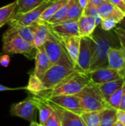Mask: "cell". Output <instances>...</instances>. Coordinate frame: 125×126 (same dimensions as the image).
<instances>
[{
    "mask_svg": "<svg viewBox=\"0 0 125 126\" xmlns=\"http://www.w3.org/2000/svg\"><path fill=\"white\" fill-rule=\"evenodd\" d=\"M91 37L94 41V52L88 72L108 66V54L109 49L111 48L121 47L119 41L113 30L104 31L98 25Z\"/></svg>",
    "mask_w": 125,
    "mask_h": 126,
    "instance_id": "cell-1",
    "label": "cell"
},
{
    "mask_svg": "<svg viewBox=\"0 0 125 126\" xmlns=\"http://www.w3.org/2000/svg\"><path fill=\"white\" fill-rule=\"evenodd\" d=\"M90 82V78L86 72L76 69L53 89L46 90L36 96L48 98L57 95H75L80 92Z\"/></svg>",
    "mask_w": 125,
    "mask_h": 126,
    "instance_id": "cell-2",
    "label": "cell"
},
{
    "mask_svg": "<svg viewBox=\"0 0 125 126\" xmlns=\"http://www.w3.org/2000/svg\"><path fill=\"white\" fill-rule=\"evenodd\" d=\"M76 70L66 50L63 52L60 59L47 70L41 79L46 90L53 89L60 81Z\"/></svg>",
    "mask_w": 125,
    "mask_h": 126,
    "instance_id": "cell-3",
    "label": "cell"
},
{
    "mask_svg": "<svg viewBox=\"0 0 125 126\" xmlns=\"http://www.w3.org/2000/svg\"><path fill=\"white\" fill-rule=\"evenodd\" d=\"M80 100L83 111H100L110 108L97 85L90 82L80 92L75 94Z\"/></svg>",
    "mask_w": 125,
    "mask_h": 126,
    "instance_id": "cell-4",
    "label": "cell"
},
{
    "mask_svg": "<svg viewBox=\"0 0 125 126\" xmlns=\"http://www.w3.org/2000/svg\"><path fill=\"white\" fill-rule=\"evenodd\" d=\"M2 51L6 54H21L33 59L35 55L36 48L32 43L27 41L16 33L4 32L2 38Z\"/></svg>",
    "mask_w": 125,
    "mask_h": 126,
    "instance_id": "cell-5",
    "label": "cell"
},
{
    "mask_svg": "<svg viewBox=\"0 0 125 126\" xmlns=\"http://www.w3.org/2000/svg\"><path fill=\"white\" fill-rule=\"evenodd\" d=\"M94 52V41L91 36L81 37L76 69L88 72Z\"/></svg>",
    "mask_w": 125,
    "mask_h": 126,
    "instance_id": "cell-6",
    "label": "cell"
},
{
    "mask_svg": "<svg viewBox=\"0 0 125 126\" xmlns=\"http://www.w3.org/2000/svg\"><path fill=\"white\" fill-rule=\"evenodd\" d=\"M51 3L52 2L45 0L41 5L30 10L29 12L18 18H11L7 24L10 25V27H24V26L31 25L39 19L43 12Z\"/></svg>",
    "mask_w": 125,
    "mask_h": 126,
    "instance_id": "cell-7",
    "label": "cell"
},
{
    "mask_svg": "<svg viewBox=\"0 0 125 126\" xmlns=\"http://www.w3.org/2000/svg\"><path fill=\"white\" fill-rule=\"evenodd\" d=\"M44 99L61 109L74 112L75 114L80 115L84 112L80 100L76 95H57Z\"/></svg>",
    "mask_w": 125,
    "mask_h": 126,
    "instance_id": "cell-8",
    "label": "cell"
},
{
    "mask_svg": "<svg viewBox=\"0 0 125 126\" xmlns=\"http://www.w3.org/2000/svg\"><path fill=\"white\" fill-rule=\"evenodd\" d=\"M36 106L29 97L26 100L15 103L11 106L10 114L13 116L22 118L30 123L35 122Z\"/></svg>",
    "mask_w": 125,
    "mask_h": 126,
    "instance_id": "cell-9",
    "label": "cell"
},
{
    "mask_svg": "<svg viewBox=\"0 0 125 126\" xmlns=\"http://www.w3.org/2000/svg\"><path fill=\"white\" fill-rule=\"evenodd\" d=\"M108 66L116 70L125 80V49L122 47L111 48L108 54Z\"/></svg>",
    "mask_w": 125,
    "mask_h": 126,
    "instance_id": "cell-10",
    "label": "cell"
},
{
    "mask_svg": "<svg viewBox=\"0 0 125 126\" xmlns=\"http://www.w3.org/2000/svg\"><path fill=\"white\" fill-rule=\"evenodd\" d=\"M54 35V34H53ZM63 46L67 55L75 66L77 62V58L80 47L81 37L80 36H63L54 35Z\"/></svg>",
    "mask_w": 125,
    "mask_h": 126,
    "instance_id": "cell-11",
    "label": "cell"
},
{
    "mask_svg": "<svg viewBox=\"0 0 125 126\" xmlns=\"http://www.w3.org/2000/svg\"><path fill=\"white\" fill-rule=\"evenodd\" d=\"M86 73L88 74L91 82L95 85H100L121 78L118 72L109 66L98 68Z\"/></svg>",
    "mask_w": 125,
    "mask_h": 126,
    "instance_id": "cell-12",
    "label": "cell"
},
{
    "mask_svg": "<svg viewBox=\"0 0 125 126\" xmlns=\"http://www.w3.org/2000/svg\"><path fill=\"white\" fill-rule=\"evenodd\" d=\"M43 47L52 65L60 59L65 50L60 41L51 32Z\"/></svg>",
    "mask_w": 125,
    "mask_h": 126,
    "instance_id": "cell-13",
    "label": "cell"
},
{
    "mask_svg": "<svg viewBox=\"0 0 125 126\" xmlns=\"http://www.w3.org/2000/svg\"><path fill=\"white\" fill-rule=\"evenodd\" d=\"M49 28L50 32L54 35L63 36H80L77 21H63L57 24H49Z\"/></svg>",
    "mask_w": 125,
    "mask_h": 126,
    "instance_id": "cell-14",
    "label": "cell"
},
{
    "mask_svg": "<svg viewBox=\"0 0 125 126\" xmlns=\"http://www.w3.org/2000/svg\"><path fill=\"white\" fill-rule=\"evenodd\" d=\"M47 102L59 115L62 126H86L80 114L61 109L48 100Z\"/></svg>",
    "mask_w": 125,
    "mask_h": 126,
    "instance_id": "cell-15",
    "label": "cell"
},
{
    "mask_svg": "<svg viewBox=\"0 0 125 126\" xmlns=\"http://www.w3.org/2000/svg\"><path fill=\"white\" fill-rule=\"evenodd\" d=\"M34 59L35 62V69L32 73L40 79H42L45 73L52 65L43 46L36 49V52Z\"/></svg>",
    "mask_w": 125,
    "mask_h": 126,
    "instance_id": "cell-16",
    "label": "cell"
},
{
    "mask_svg": "<svg viewBox=\"0 0 125 126\" xmlns=\"http://www.w3.org/2000/svg\"><path fill=\"white\" fill-rule=\"evenodd\" d=\"M97 13L101 19L113 18L119 22L125 16L118 7L114 6L110 1H105L97 7Z\"/></svg>",
    "mask_w": 125,
    "mask_h": 126,
    "instance_id": "cell-17",
    "label": "cell"
},
{
    "mask_svg": "<svg viewBox=\"0 0 125 126\" xmlns=\"http://www.w3.org/2000/svg\"><path fill=\"white\" fill-rule=\"evenodd\" d=\"M79 35L80 37H89L94 32L97 24V18L90 16L82 15L77 21Z\"/></svg>",
    "mask_w": 125,
    "mask_h": 126,
    "instance_id": "cell-18",
    "label": "cell"
},
{
    "mask_svg": "<svg viewBox=\"0 0 125 126\" xmlns=\"http://www.w3.org/2000/svg\"><path fill=\"white\" fill-rule=\"evenodd\" d=\"M50 34L49 24L47 22L41 21L38 19L36 21V27L35 30L34 41L33 44L37 49L40 47H42L46 39L48 38Z\"/></svg>",
    "mask_w": 125,
    "mask_h": 126,
    "instance_id": "cell-19",
    "label": "cell"
},
{
    "mask_svg": "<svg viewBox=\"0 0 125 126\" xmlns=\"http://www.w3.org/2000/svg\"><path fill=\"white\" fill-rule=\"evenodd\" d=\"M30 98L35 103L36 109L38 110L39 121H40L39 124L43 126L44 124V123L46 121V120L49 118L50 114H52L53 109L51 107V106L49 105V103L47 102V100L41 97L33 95Z\"/></svg>",
    "mask_w": 125,
    "mask_h": 126,
    "instance_id": "cell-20",
    "label": "cell"
},
{
    "mask_svg": "<svg viewBox=\"0 0 125 126\" xmlns=\"http://www.w3.org/2000/svg\"><path fill=\"white\" fill-rule=\"evenodd\" d=\"M44 1L45 0H15L16 6L11 18H18L29 12L41 5Z\"/></svg>",
    "mask_w": 125,
    "mask_h": 126,
    "instance_id": "cell-21",
    "label": "cell"
},
{
    "mask_svg": "<svg viewBox=\"0 0 125 126\" xmlns=\"http://www.w3.org/2000/svg\"><path fill=\"white\" fill-rule=\"evenodd\" d=\"M36 27V22L33 23L29 26L24 27H10V28L6 31L8 33H16L24 39L27 41L32 43L34 41L35 30Z\"/></svg>",
    "mask_w": 125,
    "mask_h": 126,
    "instance_id": "cell-22",
    "label": "cell"
},
{
    "mask_svg": "<svg viewBox=\"0 0 125 126\" xmlns=\"http://www.w3.org/2000/svg\"><path fill=\"white\" fill-rule=\"evenodd\" d=\"M125 82V80L120 78L118 80H112V81H109L100 85H97L102 95L103 96V97L105 98V100L107 102V100L108 99V97L116 90L119 89L120 88L122 87L123 83Z\"/></svg>",
    "mask_w": 125,
    "mask_h": 126,
    "instance_id": "cell-23",
    "label": "cell"
},
{
    "mask_svg": "<svg viewBox=\"0 0 125 126\" xmlns=\"http://www.w3.org/2000/svg\"><path fill=\"white\" fill-rule=\"evenodd\" d=\"M24 89L27 90L32 95H38L46 90L41 79L38 78L33 73L29 75L27 86L24 88Z\"/></svg>",
    "mask_w": 125,
    "mask_h": 126,
    "instance_id": "cell-24",
    "label": "cell"
},
{
    "mask_svg": "<svg viewBox=\"0 0 125 126\" xmlns=\"http://www.w3.org/2000/svg\"><path fill=\"white\" fill-rule=\"evenodd\" d=\"M102 111H85L80 114V117L86 126H100Z\"/></svg>",
    "mask_w": 125,
    "mask_h": 126,
    "instance_id": "cell-25",
    "label": "cell"
},
{
    "mask_svg": "<svg viewBox=\"0 0 125 126\" xmlns=\"http://www.w3.org/2000/svg\"><path fill=\"white\" fill-rule=\"evenodd\" d=\"M69 0H60L57 1L52 2L43 12L41 16H40L39 19L41 21H45V22H49L51 18L54 16V14L57 12V10L63 6L64 4H66Z\"/></svg>",
    "mask_w": 125,
    "mask_h": 126,
    "instance_id": "cell-26",
    "label": "cell"
},
{
    "mask_svg": "<svg viewBox=\"0 0 125 126\" xmlns=\"http://www.w3.org/2000/svg\"><path fill=\"white\" fill-rule=\"evenodd\" d=\"M83 10L78 2V0H71L68 13L63 21H66V20L78 21L79 18L83 15Z\"/></svg>",
    "mask_w": 125,
    "mask_h": 126,
    "instance_id": "cell-27",
    "label": "cell"
},
{
    "mask_svg": "<svg viewBox=\"0 0 125 126\" xmlns=\"http://www.w3.org/2000/svg\"><path fill=\"white\" fill-rule=\"evenodd\" d=\"M16 6V1H13L9 4L0 7V28L7 24L12 18L14 10Z\"/></svg>",
    "mask_w": 125,
    "mask_h": 126,
    "instance_id": "cell-28",
    "label": "cell"
},
{
    "mask_svg": "<svg viewBox=\"0 0 125 126\" xmlns=\"http://www.w3.org/2000/svg\"><path fill=\"white\" fill-rule=\"evenodd\" d=\"M116 110L107 108L102 112V119L100 126H113L116 119Z\"/></svg>",
    "mask_w": 125,
    "mask_h": 126,
    "instance_id": "cell-29",
    "label": "cell"
},
{
    "mask_svg": "<svg viewBox=\"0 0 125 126\" xmlns=\"http://www.w3.org/2000/svg\"><path fill=\"white\" fill-rule=\"evenodd\" d=\"M70 1H71V0H69L66 4H64L63 6H61L57 10V12L54 14V16L51 18V19L48 22L49 24H57L64 20V18L68 13L69 6H70Z\"/></svg>",
    "mask_w": 125,
    "mask_h": 126,
    "instance_id": "cell-30",
    "label": "cell"
},
{
    "mask_svg": "<svg viewBox=\"0 0 125 126\" xmlns=\"http://www.w3.org/2000/svg\"><path fill=\"white\" fill-rule=\"evenodd\" d=\"M122 96V87L114 92L107 100V103L108 106L115 110H119Z\"/></svg>",
    "mask_w": 125,
    "mask_h": 126,
    "instance_id": "cell-31",
    "label": "cell"
},
{
    "mask_svg": "<svg viewBox=\"0 0 125 126\" xmlns=\"http://www.w3.org/2000/svg\"><path fill=\"white\" fill-rule=\"evenodd\" d=\"M83 15L94 16V17L97 18V25H99L101 18L97 13V7L96 6H94L93 4H91L90 1H88V4L84 8V10L83 11Z\"/></svg>",
    "mask_w": 125,
    "mask_h": 126,
    "instance_id": "cell-32",
    "label": "cell"
},
{
    "mask_svg": "<svg viewBox=\"0 0 125 126\" xmlns=\"http://www.w3.org/2000/svg\"><path fill=\"white\" fill-rule=\"evenodd\" d=\"M43 126H62L60 117L54 109L52 110V114L46 120V121L44 123Z\"/></svg>",
    "mask_w": 125,
    "mask_h": 126,
    "instance_id": "cell-33",
    "label": "cell"
},
{
    "mask_svg": "<svg viewBox=\"0 0 125 126\" xmlns=\"http://www.w3.org/2000/svg\"><path fill=\"white\" fill-rule=\"evenodd\" d=\"M119 22L113 18H106V19H101L99 26L104 31H110L113 30Z\"/></svg>",
    "mask_w": 125,
    "mask_h": 126,
    "instance_id": "cell-34",
    "label": "cell"
},
{
    "mask_svg": "<svg viewBox=\"0 0 125 126\" xmlns=\"http://www.w3.org/2000/svg\"><path fill=\"white\" fill-rule=\"evenodd\" d=\"M116 35H117V38L119 41L121 47H122L124 49H125V31L122 30L121 28L119 27H115L113 29Z\"/></svg>",
    "mask_w": 125,
    "mask_h": 126,
    "instance_id": "cell-35",
    "label": "cell"
},
{
    "mask_svg": "<svg viewBox=\"0 0 125 126\" xmlns=\"http://www.w3.org/2000/svg\"><path fill=\"white\" fill-rule=\"evenodd\" d=\"M111 4L121 10L125 13V0H108Z\"/></svg>",
    "mask_w": 125,
    "mask_h": 126,
    "instance_id": "cell-36",
    "label": "cell"
},
{
    "mask_svg": "<svg viewBox=\"0 0 125 126\" xmlns=\"http://www.w3.org/2000/svg\"><path fill=\"white\" fill-rule=\"evenodd\" d=\"M10 62V58L7 54L1 55L0 56V65L3 67H7Z\"/></svg>",
    "mask_w": 125,
    "mask_h": 126,
    "instance_id": "cell-37",
    "label": "cell"
},
{
    "mask_svg": "<svg viewBox=\"0 0 125 126\" xmlns=\"http://www.w3.org/2000/svg\"><path fill=\"white\" fill-rule=\"evenodd\" d=\"M116 119L118 121L121 122L125 126V111L117 110L116 111Z\"/></svg>",
    "mask_w": 125,
    "mask_h": 126,
    "instance_id": "cell-38",
    "label": "cell"
},
{
    "mask_svg": "<svg viewBox=\"0 0 125 126\" xmlns=\"http://www.w3.org/2000/svg\"><path fill=\"white\" fill-rule=\"evenodd\" d=\"M119 110L125 111V80L122 86V101L119 106Z\"/></svg>",
    "mask_w": 125,
    "mask_h": 126,
    "instance_id": "cell-39",
    "label": "cell"
},
{
    "mask_svg": "<svg viewBox=\"0 0 125 126\" xmlns=\"http://www.w3.org/2000/svg\"><path fill=\"white\" fill-rule=\"evenodd\" d=\"M89 1L97 7L98 6H99L102 3H104L105 1H109L108 0H89Z\"/></svg>",
    "mask_w": 125,
    "mask_h": 126,
    "instance_id": "cell-40",
    "label": "cell"
},
{
    "mask_svg": "<svg viewBox=\"0 0 125 126\" xmlns=\"http://www.w3.org/2000/svg\"><path fill=\"white\" fill-rule=\"evenodd\" d=\"M116 27L121 28L122 30H123L124 31H125V16L123 17V18L117 24Z\"/></svg>",
    "mask_w": 125,
    "mask_h": 126,
    "instance_id": "cell-41",
    "label": "cell"
},
{
    "mask_svg": "<svg viewBox=\"0 0 125 126\" xmlns=\"http://www.w3.org/2000/svg\"><path fill=\"white\" fill-rule=\"evenodd\" d=\"M16 89H20L18 88H10L7 86H5L4 85L0 84V92H4V91H12V90H16Z\"/></svg>",
    "mask_w": 125,
    "mask_h": 126,
    "instance_id": "cell-42",
    "label": "cell"
},
{
    "mask_svg": "<svg viewBox=\"0 0 125 126\" xmlns=\"http://www.w3.org/2000/svg\"><path fill=\"white\" fill-rule=\"evenodd\" d=\"M88 1H89V0H78V2H79V4L80 5L81 8L83 9V10L86 7V5L88 4Z\"/></svg>",
    "mask_w": 125,
    "mask_h": 126,
    "instance_id": "cell-43",
    "label": "cell"
},
{
    "mask_svg": "<svg viewBox=\"0 0 125 126\" xmlns=\"http://www.w3.org/2000/svg\"><path fill=\"white\" fill-rule=\"evenodd\" d=\"M113 126H125L123 124V123H122L121 122H119V121L116 120V121L115 122V123H114Z\"/></svg>",
    "mask_w": 125,
    "mask_h": 126,
    "instance_id": "cell-44",
    "label": "cell"
},
{
    "mask_svg": "<svg viewBox=\"0 0 125 126\" xmlns=\"http://www.w3.org/2000/svg\"><path fill=\"white\" fill-rule=\"evenodd\" d=\"M43 126L40 125L39 123H37L35 121V122H32V123H30V126Z\"/></svg>",
    "mask_w": 125,
    "mask_h": 126,
    "instance_id": "cell-45",
    "label": "cell"
},
{
    "mask_svg": "<svg viewBox=\"0 0 125 126\" xmlns=\"http://www.w3.org/2000/svg\"><path fill=\"white\" fill-rule=\"evenodd\" d=\"M48 1H50V2H55V1H60V0H47Z\"/></svg>",
    "mask_w": 125,
    "mask_h": 126,
    "instance_id": "cell-46",
    "label": "cell"
},
{
    "mask_svg": "<svg viewBox=\"0 0 125 126\" xmlns=\"http://www.w3.org/2000/svg\"><path fill=\"white\" fill-rule=\"evenodd\" d=\"M0 56H1V54H0Z\"/></svg>",
    "mask_w": 125,
    "mask_h": 126,
    "instance_id": "cell-47",
    "label": "cell"
},
{
    "mask_svg": "<svg viewBox=\"0 0 125 126\" xmlns=\"http://www.w3.org/2000/svg\"></svg>",
    "mask_w": 125,
    "mask_h": 126,
    "instance_id": "cell-48",
    "label": "cell"
}]
</instances>
